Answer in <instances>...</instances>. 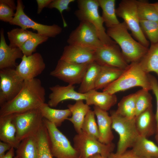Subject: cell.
<instances>
[{"instance_id":"50","label":"cell","mask_w":158,"mask_h":158,"mask_svg":"<svg viewBox=\"0 0 158 158\" xmlns=\"http://www.w3.org/2000/svg\"><path fill=\"white\" fill-rule=\"evenodd\" d=\"M139 158H148V157H139Z\"/></svg>"},{"instance_id":"46","label":"cell","mask_w":158,"mask_h":158,"mask_svg":"<svg viewBox=\"0 0 158 158\" xmlns=\"http://www.w3.org/2000/svg\"><path fill=\"white\" fill-rule=\"evenodd\" d=\"M3 2L6 3L8 5L11 7L14 10H16L17 8V5L14 2V0H1Z\"/></svg>"},{"instance_id":"36","label":"cell","mask_w":158,"mask_h":158,"mask_svg":"<svg viewBox=\"0 0 158 158\" xmlns=\"http://www.w3.org/2000/svg\"><path fill=\"white\" fill-rule=\"evenodd\" d=\"M94 111L89 110L82 124V130L86 134L98 140L99 133L97 124L95 119Z\"/></svg>"},{"instance_id":"28","label":"cell","mask_w":158,"mask_h":158,"mask_svg":"<svg viewBox=\"0 0 158 158\" xmlns=\"http://www.w3.org/2000/svg\"><path fill=\"white\" fill-rule=\"evenodd\" d=\"M16 149V156L17 158H38L36 135L23 140Z\"/></svg>"},{"instance_id":"41","label":"cell","mask_w":158,"mask_h":158,"mask_svg":"<svg viewBox=\"0 0 158 158\" xmlns=\"http://www.w3.org/2000/svg\"><path fill=\"white\" fill-rule=\"evenodd\" d=\"M149 77L152 90L155 96L157 109L155 116L156 126V133L158 132V82L154 76L149 74Z\"/></svg>"},{"instance_id":"30","label":"cell","mask_w":158,"mask_h":158,"mask_svg":"<svg viewBox=\"0 0 158 158\" xmlns=\"http://www.w3.org/2000/svg\"><path fill=\"white\" fill-rule=\"evenodd\" d=\"M139 63L146 73L154 72L158 76V43L151 44L147 53Z\"/></svg>"},{"instance_id":"14","label":"cell","mask_w":158,"mask_h":158,"mask_svg":"<svg viewBox=\"0 0 158 158\" xmlns=\"http://www.w3.org/2000/svg\"><path fill=\"white\" fill-rule=\"evenodd\" d=\"M117 44L103 45L95 50V61L102 66H107L125 70L129 64Z\"/></svg>"},{"instance_id":"4","label":"cell","mask_w":158,"mask_h":158,"mask_svg":"<svg viewBox=\"0 0 158 158\" xmlns=\"http://www.w3.org/2000/svg\"><path fill=\"white\" fill-rule=\"evenodd\" d=\"M77 2L78 9L74 14L77 18L80 21H86L93 25L104 45L117 44L108 36L105 30L103 20L99 13L98 0H78Z\"/></svg>"},{"instance_id":"39","label":"cell","mask_w":158,"mask_h":158,"mask_svg":"<svg viewBox=\"0 0 158 158\" xmlns=\"http://www.w3.org/2000/svg\"><path fill=\"white\" fill-rule=\"evenodd\" d=\"M75 1L74 0H53L47 8L50 9L55 8L59 11L61 16L63 26L66 27L67 24L63 16V12L64 10L70 11L71 8L69 6L70 3Z\"/></svg>"},{"instance_id":"2","label":"cell","mask_w":158,"mask_h":158,"mask_svg":"<svg viewBox=\"0 0 158 158\" xmlns=\"http://www.w3.org/2000/svg\"><path fill=\"white\" fill-rule=\"evenodd\" d=\"M123 21L108 28V36L121 48L122 53L128 63L139 62L147 53L148 48L135 40L128 32Z\"/></svg>"},{"instance_id":"35","label":"cell","mask_w":158,"mask_h":158,"mask_svg":"<svg viewBox=\"0 0 158 158\" xmlns=\"http://www.w3.org/2000/svg\"><path fill=\"white\" fill-rule=\"evenodd\" d=\"M49 37L32 32L31 37L20 48L24 55L28 56L35 51L37 47L46 42Z\"/></svg>"},{"instance_id":"5","label":"cell","mask_w":158,"mask_h":158,"mask_svg":"<svg viewBox=\"0 0 158 158\" xmlns=\"http://www.w3.org/2000/svg\"><path fill=\"white\" fill-rule=\"evenodd\" d=\"M112 121V128L118 135L119 140L116 152L122 154L133 147L140 136L136 129L135 117L128 118L118 114L115 110L110 112Z\"/></svg>"},{"instance_id":"12","label":"cell","mask_w":158,"mask_h":158,"mask_svg":"<svg viewBox=\"0 0 158 158\" xmlns=\"http://www.w3.org/2000/svg\"><path fill=\"white\" fill-rule=\"evenodd\" d=\"M24 80L16 69L0 70V106L14 98L21 90Z\"/></svg>"},{"instance_id":"51","label":"cell","mask_w":158,"mask_h":158,"mask_svg":"<svg viewBox=\"0 0 158 158\" xmlns=\"http://www.w3.org/2000/svg\"><path fill=\"white\" fill-rule=\"evenodd\" d=\"M14 158H17V157L15 156H14Z\"/></svg>"},{"instance_id":"37","label":"cell","mask_w":158,"mask_h":158,"mask_svg":"<svg viewBox=\"0 0 158 158\" xmlns=\"http://www.w3.org/2000/svg\"><path fill=\"white\" fill-rule=\"evenodd\" d=\"M136 93V116L152 107V97L149 91L142 89Z\"/></svg>"},{"instance_id":"34","label":"cell","mask_w":158,"mask_h":158,"mask_svg":"<svg viewBox=\"0 0 158 158\" xmlns=\"http://www.w3.org/2000/svg\"><path fill=\"white\" fill-rule=\"evenodd\" d=\"M32 32L21 28L12 29L7 33L10 42L9 46L20 48L31 36Z\"/></svg>"},{"instance_id":"26","label":"cell","mask_w":158,"mask_h":158,"mask_svg":"<svg viewBox=\"0 0 158 158\" xmlns=\"http://www.w3.org/2000/svg\"><path fill=\"white\" fill-rule=\"evenodd\" d=\"M124 70L114 67L101 66L95 90L103 89L117 79Z\"/></svg>"},{"instance_id":"43","label":"cell","mask_w":158,"mask_h":158,"mask_svg":"<svg viewBox=\"0 0 158 158\" xmlns=\"http://www.w3.org/2000/svg\"><path fill=\"white\" fill-rule=\"evenodd\" d=\"M53 0H37V13H40L44 7H47L48 6Z\"/></svg>"},{"instance_id":"7","label":"cell","mask_w":158,"mask_h":158,"mask_svg":"<svg viewBox=\"0 0 158 158\" xmlns=\"http://www.w3.org/2000/svg\"><path fill=\"white\" fill-rule=\"evenodd\" d=\"M117 16L122 18L137 41L148 48L149 42L144 34L138 16L136 0H122L116 9Z\"/></svg>"},{"instance_id":"24","label":"cell","mask_w":158,"mask_h":158,"mask_svg":"<svg viewBox=\"0 0 158 158\" xmlns=\"http://www.w3.org/2000/svg\"><path fill=\"white\" fill-rule=\"evenodd\" d=\"M43 118L54 124L57 127L61 126L62 123L71 116L68 109H58L52 108L45 102L41 104L38 108Z\"/></svg>"},{"instance_id":"29","label":"cell","mask_w":158,"mask_h":158,"mask_svg":"<svg viewBox=\"0 0 158 158\" xmlns=\"http://www.w3.org/2000/svg\"><path fill=\"white\" fill-rule=\"evenodd\" d=\"M99 7L102 10L101 16L105 26L108 28L120 23L116 13L115 0H98Z\"/></svg>"},{"instance_id":"47","label":"cell","mask_w":158,"mask_h":158,"mask_svg":"<svg viewBox=\"0 0 158 158\" xmlns=\"http://www.w3.org/2000/svg\"><path fill=\"white\" fill-rule=\"evenodd\" d=\"M89 158H107L105 157L102 156L101 155L99 154H95L94 155H93L90 156Z\"/></svg>"},{"instance_id":"20","label":"cell","mask_w":158,"mask_h":158,"mask_svg":"<svg viewBox=\"0 0 158 158\" xmlns=\"http://www.w3.org/2000/svg\"><path fill=\"white\" fill-rule=\"evenodd\" d=\"M86 104L89 106L94 105L101 109L107 111L117 102L115 94L106 92H99L94 89L85 93Z\"/></svg>"},{"instance_id":"10","label":"cell","mask_w":158,"mask_h":158,"mask_svg":"<svg viewBox=\"0 0 158 158\" xmlns=\"http://www.w3.org/2000/svg\"><path fill=\"white\" fill-rule=\"evenodd\" d=\"M17 2L16 12L13 19L9 23L11 25L19 26L24 30L31 28L36 30L37 33L49 38L55 37L61 32L62 28L57 25H45L33 20L24 12L22 1L18 0Z\"/></svg>"},{"instance_id":"44","label":"cell","mask_w":158,"mask_h":158,"mask_svg":"<svg viewBox=\"0 0 158 158\" xmlns=\"http://www.w3.org/2000/svg\"><path fill=\"white\" fill-rule=\"evenodd\" d=\"M11 147L9 144L0 141V157L4 156L5 152L9 150Z\"/></svg>"},{"instance_id":"52","label":"cell","mask_w":158,"mask_h":158,"mask_svg":"<svg viewBox=\"0 0 158 158\" xmlns=\"http://www.w3.org/2000/svg\"><path fill=\"white\" fill-rule=\"evenodd\" d=\"M78 158H81L80 157H79Z\"/></svg>"},{"instance_id":"21","label":"cell","mask_w":158,"mask_h":158,"mask_svg":"<svg viewBox=\"0 0 158 158\" xmlns=\"http://www.w3.org/2000/svg\"><path fill=\"white\" fill-rule=\"evenodd\" d=\"M13 115L0 116V139L16 149L20 143L16 138V130L13 122Z\"/></svg>"},{"instance_id":"18","label":"cell","mask_w":158,"mask_h":158,"mask_svg":"<svg viewBox=\"0 0 158 158\" xmlns=\"http://www.w3.org/2000/svg\"><path fill=\"white\" fill-rule=\"evenodd\" d=\"M24 55L19 48L8 45L5 41L4 30L0 31V70L6 68L16 69L18 65L16 60L22 59Z\"/></svg>"},{"instance_id":"15","label":"cell","mask_w":158,"mask_h":158,"mask_svg":"<svg viewBox=\"0 0 158 158\" xmlns=\"http://www.w3.org/2000/svg\"><path fill=\"white\" fill-rule=\"evenodd\" d=\"M46 67L42 55L36 52L27 56L24 55L16 70L24 80H31L40 74Z\"/></svg>"},{"instance_id":"31","label":"cell","mask_w":158,"mask_h":158,"mask_svg":"<svg viewBox=\"0 0 158 158\" xmlns=\"http://www.w3.org/2000/svg\"><path fill=\"white\" fill-rule=\"evenodd\" d=\"M136 92L124 97L119 102L116 111L125 117L133 118L136 116Z\"/></svg>"},{"instance_id":"25","label":"cell","mask_w":158,"mask_h":158,"mask_svg":"<svg viewBox=\"0 0 158 158\" xmlns=\"http://www.w3.org/2000/svg\"><path fill=\"white\" fill-rule=\"evenodd\" d=\"M131 150L139 157L158 158V146L146 137L139 136Z\"/></svg>"},{"instance_id":"49","label":"cell","mask_w":158,"mask_h":158,"mask_svg":"<svg viewBox=\"0 0 158 158\" xmlns=\"http://www.w3.org/2000/svg\"><path fill=\"white\" fill-rule=\"evenodd\" d=\"M156 133V134L155 136V139L158 144V132H157Z\"/></svg>"},{"instance_id":"11","label":"cell","mask_w":158,"mask_h":158,"mask_svg":"<svg viewBox=\"0 0 158 158\" xmlns=\"http://www.w3.org/2000/svg\"><path fill=\"white\" fill-rule=\"evenodd\" d=\"M67 42L68 44L78 46L95 51L104 45L94 26L84 21H80L78 26L71 32Z\"/></svg>"},{"instance_id":"33","label":"cell","mask_w":158,"mask_h":158,"mask_svg":"<svg viewBox=\"0 0 158 158\" xmlns=\"http://www.w3.org/2000/svg\"><path fill=\"white\" fill-rule=\"evenodd\" d=\"M137 9L140 20L158 21V13L152 3L145 0H136Z\"/></svg>"},{"instance_id":"42","label":"cell","mask_w":158,"mask_h":158,"mask_svg":"<svg viewBox=\"0 0 158 158\" xmlns=\"http://www.w3.org/2000/svg\"><path fill=\"white\" fill-rule=\"evenodd\" d=\"M107 158H139L132 150H126L121 154L111 153Z\"/></svg>"},{"instance_id":"6","label":"cell","mask_w":158,"mask_h":158,"mask_svg":"<svg viewBox=\"0 0 158 158\" xmlns=\"http://www.w3.org/2000/svg\"><path fill=\"white\" fill-rule=\"evenodd\" d=\"M13 114L16 138L20 143L27 138L36 135L43 123V117L38 108Z\"/></svg>"},{"instance_id":"9","label":"cell","mask_w":158,"mask_h":158,"mask_svg":"<svg viewBox=\"0 0 158 158\" xmlns=\"http://www.w3.org/2000/svg\"><path fill=\"white\" fill-rule=\"evenodd\" d=\"M48 133L50 149L56 158H78L79 155L67 138L53 123L43 118Z\"/></svg>"},{"instance_id":"38","label":"cell","mask_w":158,"mask_h":158,"mask_svg":"<svg viewBox=\"0 0 158 158\" xmlns=\"http://www.w3.org/2000/svg\"><path fill=\"white\" fill-rule=\"evenodd\" d=\"M142 30L151 44L158 43V21L140 20Z\"/></svg>"},{"instance_id":"32","label":"cell","mask_w":158,"mask_h":158,"mask_svg":"<svg viewBox=\"0 0 158 158\" xmlns=\"http://www.w3.org/2000/svg\"><path fill=\"white\" fill-rule=\"evenodd\" d=\"M38 150V158H53L51 153L49 136L44 123L36 135Z\"/></svg>"},{"instance_id":"16","label":"cell","mask_w":158,"mask_h":158,"mask_svg":"<svg viewBox=\"0 0 158 158\" xmlns=\"http://www.w3.org/2000/svg\"><path fill=\"white\" fill-rule=\"evenodd\" d=\"M95 51L73 45H66L64 48L60 59L76 64L90 63L95 61Z\"/></svg>"},{"instance_id":"3","label":"cell","mask_w":158,"mask_h":158,"mask_svg":"<svg viewBox=\"0 0 158 158\" xmlns=\"http://www.w3.org/2000/svg\"><path fill=\"white\" fill-rule=\"evenodd\" d=\"M135 87H140L149 91L151 90L149 74L142 70L139 62L129 64L121 75L103 91L114 94Z\"/></svg>"},{"instance_id":"40","label":"cell","mask_w":158,"mask_h":158,"mask_svg":"<svg viewBox=\"0 0 158 158\" xmlns=\"http://www.w3.org/2000/svg\"><path fill=\"white\" fill-rule=\"evenodd\" d=\"M15 10L11 7L0 0V20L8 22L12 21L15 16Z\"/></svg>"},{"instance_id":"13","label":"cell","mask_w":158,"mask_h":158,"mask_svg":"<svg viewBox=\"0 0 158 158\" xmlns=\"http://www.w3.org/2000/svg\"><path fill=\"white\" fill-rule=\"evenodd\" d=\"M89 64H76L59 59L50 74L68 84H80Z\"/></svg>"},{"instance_id":"17","label":"cell","mask_w":158,"mask_h":158,"mask_svg":"<svg viewBox=\"0 0 158 158\" xmlns=\"http://www.w3.org/2000/svg\"><path fill=\"white\" fill-rule=\"evenodd\" d=\"M75 88L74 85L70 84L66 86L57 85L50 87L51 92L49 95L48 104L51 107H55L65 100H85V93L76 92Z\"/></svg>"},{"instance_id":"27","label":"cell","mask_w":158,"mask_h":158,"mask_svg":"<svg viewBox=\"0 0 158 158\" xmlns=\"http://www.w3.org/2000/svg\"><path fill=\"white\" fill-rule=\"evenodd\" d=\"M101 68V66L95 61L89 63L78 92L84 94L95 89L96 82Z\"/></svg>"},{"instance_id":"23","label":"cell","mask_w":158,"mask_h":158,"mask_svg":"<svg viewBox=\"0 0 158 158\" xmlns=\"http://www.w3.org/2000/svg\"><path fill=\"white\" fill-rule=\"evenodd\" d=\"M67 107L71 113V116L67 120L73 123L77 133H80L82 131V125L85 117L90 107L84 103L83 100L76 101L73 104H68Z\"/></svg>"},{"instance_id":"19","label":"cell","mask_w":158,"mask_h":158,"mask_svg":"<svg viewBox=\"0 0 158 158\" xmlns=\"http://www.w3.org/2000/svg\"><path fill=\"white\" fill-rule=\"evenodd\" d=\"M93 109L97 118L99 135L98 140L106 144L112 142L114 136L111 130L112 121L111 116L107 111L97 107L94 106Z\"/></svg>"},{"instance_id":"8","label":"cell","mask_w":158,"mask_h":158,"mask_svg":"<svg viewBox=\"0 0 158 158\" xmlns=\"http://www.w3.org/2000/svg\"><path fill=\"white\" fill-rule=\"evenodd\" d=\"M73 147L81 158H89L96 154H99L107 158L115 147L112 142L105 144L82 131L73 138Z\"/></svg>"},{"instance_id":"22","label":"cell","mask_w":158,"mask_h":158,"mask_svg":"<svg viewBox=\"0 0 158 158\" xmlns=\"http://www.w3.org/2000/svg\"><path fill=\"white\" fill-rule=\"evenodd\" d=\"M152 107L141 113L135 119L136 129L140 136L147 138L154 132Z\"/></svg>"},{"instance_id":"1","label":"cell","mask_w":158,"mask_h":158,"mask_svg":"<svg viewBox=\"0 0 158 158\" xmlns=\"http://www.w3.org/2000/svg\"><path fill=\"white\" fill-rule=\"evenodd\" d=\"M45 91L39 79L24 80L19 93L0 107V116L23 112L38 108L44 103Z\"/></svg>"},{"instance_id":"45","label":"cell","mask_w":158,"mask_h":158,"mask_svg":"<svg viewBox=\"0 0 158 158\" xmlns=\"http://www.w3.org/2000/svg\"><path fill=\"white\" fill-rule=\"evenodd\" d=\"M14 148L11 147L4 156L0 158H13L14 157Z\"/></svg>"},{"instance_id":"48","label":"cell","mask_w":158,"mask_h":158,"mask_svg":"<svg viewBox=\"0 0 158 158\" xmlns=\"http://www.w3.org/2000/svg\"><path fill=\"white\" fill-rule=\"evenodd\" d=\"M152 4L155 8L158 13V1Z\"/></svg>"}]
</instances>
